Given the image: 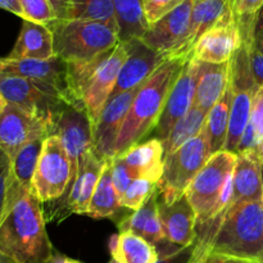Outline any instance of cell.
I'll return each mask as SVG.
<instances>
[{"label": "cell", "mask_w": 263, "mask_h": 263, "mask_svg": "<svg viewBox=\"0 0 263 263\" xmlns=\"http://www.w3.org/2000/svg\"><path fill=\"white\" fill-rule=\"evenodd\" d=\"M0 252L15 263H49L54 251L41 202L25 190L0 223Z\"/></svg>", "instance_id": "6da1fadb"}, {"label": "cell", "mask_w": 263, "mask_h": 263, "mask_svg": "<svg viewBox=\"0 0 263 263\" xmlns=\"http://www.w3.org/2000/svg\"><path fill=\"white\" fill-rule=\"evenodd\" d=\"M189 57L168 59L141 85L120 131L113 158L140 144L156 128L170 91Z\"/></svg>", "instance_id": "7a4b0ae2"}, {"label": "cell", "mask_w": 263, "mask_h": 263, "mask_svg": "<svg viewBox=\"0 0 263 263\" xmlns=\"http://www.w3.org/2000/svg\"><path fill=\"white\" fill-rule=\"evenodd\" d=\"M199 229L212 235L213 253L248 261L263 259L262 202L233 203L222 215Z\"/></svg>", "instance_id": "3957f363"}, {"label": "cell", "mask_w": 263, "mask_h": 263, "mask_svg": "<svg viewBox=\"0 0 263 263\" xmlns=\"http://www.w3.org/2000/svg\"><path fill=\"white\" fill-rule=\"evenodd\" d=\"M236 154L222 151L215 154L187 187L185 197L197 216V228L222 215L231 203Z\"/></svg>", "instance_id": "277c9868"}, {"label": "cell", "mask_w": 263, "mask_h": 263, "mask_svg": "<svg viewBox=\"0 0 263 263\" xmlns=\"http://www.w3.org/2000/svg\"><path fill=\"white\" fill-rule=\"evenodd\" d=\"M48 27L53 32L54 55L66 62L89 61L120 43L117 28L97 21L57 20Z\"/></svg>", "instance_id": "5b68a950"}, {"label": "cell", "mask_w": 263, "mask_h": 263, "mask_svg": "<svg viewBox=\"0 0 263 263\" xmlns=\"http://www.w3.org/2000/svg\"><path fill=\"white\" fill-rule=\"evenodd\" d=\"M210 158V146L204 131L164 157L163 174L157 184L159 199L171 204L184 197L189 185Z\"/></svg>", "instance_id": "8992f818"}, {"label": "cell", "mask_w": 263, "mask_h": 263, "mask_svg": "<svg viewBox=\"0 0 263 263\" xmlns=\"http://www.w3.org/2000/svg\"><path fill=\"white\" fill-rule=\"evenodd\" d=\"M0 92L8 103L40 118L51 135L62 110L68 105L55 87L18 76L0 73Z\"/></svg>", "instance_id": "52a82bcc"}, {"label": "cell", "mask_w": 263, "mask_h": 263, "mask_svg": "<svg viewBox=\"0 0 263 263\" xmlns=\"http://www.w3.org/2000/svg\"><path fill=\"white\" fill-rule=\"evenodd\" d=\"M72 166L63 143L57 135L45 139L32 180L31 192L41 203L54 202L71 185Z\"/></svg>", "instance_id": "ba28073f"}, {"label": "cell", "mask_w": 263, "mask_h": 263, "mask_svg": "<svg viewBox=\"0 0 263 263\" xmlns=\"http://www.w3.org/2000/svg\"><path fill=\"white\" fill-rule=\"evenodd\" d=\"M192 7L193 0H185L176 9L149 26L141 40L159 53L172 57H189L186 54V44L189 39Z\"/></svg>", "instance_id": "9c48e42d"}, {"label": "cell", "mask_w": 263, "mask_h": 263, "mask_svg": "<svg viewBox=\"0 0 263 263\" xmlns=\"http://www.w3.org/2000/svg\"><path fill=\"white\" fill-rule=\"evenodd\" d=\"M53 135H57L63 143L72 166V180L79 172V167L85 157L94 151V138H92V123L87 116L86 110L67 105L62 110L55 130ZM69 185V186H71Z\"/></svg>", "instance_id": "30bf717a"}, {"label": "cell", "mask_w": 263, "mask_h": 263, "mask_svg": "<svg viewBox=\"0 0 263 263\" xmlns=\"http://www.w3.org/2000/svg\"><path fill=\"white\" fill-rule=\"evenodd\" d=\"M50 135V128L40 118L10 103L0 115V148L10 159L28 143Z\"/></svg>", "instance_id": "8fae6325"}, {"label": "cell", "mask_w": 263, "mask_h": 263, "mask_svg": "<svg viewBox=\"0 0 263 263\" xmlns=\"http://www.w3.org/2000/svg\"><path fill=\"white\" fill-rule=\"evenodd\" d=\"M198 80V61L193 55L185 62L179 77L175 81L168 98L164 104L163 112L157 123V139L163 141L177 121L181 120L194 104L195 87Z\"/></svg>", "instance_id": "7c38bea8"}, {"label": "cell", "mask_w": 263, "mask_h": 263, "mask_svg": "<svg viewBox=\"0 0 263 263\" xmlns=\"http://www.w3.org/2000/svg\"><path fill=\"white\" fill-rule=\"evenodd\" d=\"M125 45L127 48V59L121 68L110 98L144 84L162 64L174 58L170 54L159 53L152 49L141 39L126 41Z\"/></svg>", "instance_id": "4fadbf2b"}, {"label": "cell", "mask_w": 263, "mask_h": 263, "mask_svg": "<svg viewBox=\"0 0 263 263\" xmlns=\"http://www.w3.org/2000/svg\"><path fill=\"white\" fill-rule=\"evenodd\" d=\"M141 85L122 92L117 97L110 98L105 104L97 125L92 128L94 152L102 159L112 161L115 157V148L118 135Z\"/></svg>", "instance_id": "5bb4252c"}, {"label": "cell", "mask_w": 263, "mask_h": 263, "mask_svg": "<svg viewBox=\"0 0 263 263\" xmlns=\"http://www.w3.org/2000/svg\"><path fill=\"white\" fill-rule=\"evenodd\" d=\"M126 59H127V48L125 43L120 41L110 55L97 69L82 97V104L91 121L92 128L97 125L105 104L112 95L118 74Z\"/></svg>", "instance_id": "9a60e30c"}, {"label": "cell", "mask_w": 263, "mask_h": 263, "mask_svg": "<svg viewBox=\"0 0 263 263\" xmlns=\"http://www.w3.org/2000/svg\"><path fill=\"white\" fill-rule=\"evenodd\" d=\"M108 162L98 157L94 151L87 154L80 164L73 184L66 192L67 195H63L62 205H55L51 216L61 220V215H85Z\"/></svg>", "instance_id": "2e32d148"}, {"label": "cell", "mask_w": 263, "mask_h": 263, "mask_svg": "<svg viewBox=\"0 0 263 263\" xmlns=\"http://www.w3.org/2000/svg\"><path fill=\"white\" fill-rule=\"evenodd\" d=\"M0 73L18 76L33 81L44 82L55 87L68 105L73 107L68 91V79H67V62L54 55L49 59H23L13 61L8 58H0Z\"/></svg>", "instance_id": "e0dca14e"}, {"label": "cell", "mask_w": 263, "mask_h": 263, "mask_svg": "<svg viewBox=\"0 0 263 263\" xmlns=\"http://www.w3.org/2000/svg\"><path fill=\"white\" fill-rule=\"evenodd\" d=\"M241 45V31L236 15L223 21L198 40L192 55L204 63H226Z\"/></svg>", "instance_id": "ac0fdd59"}, {"label": "cell", "mask_w": 263, "mask_h": 263, "mask_svg": "<svg viewBox=\"0 0 263 263\" xmlns=\"http://www.w3.org/2000/svg\"><path fill=\"white\" fill-rule=\"evenodd\" d=\"M158 216L167 240L179 248H186L195 243L197 216L185 195L171 204L158 197Z\"/></svg>", "instance_id": "d6986e66"}, {"label": "cell", "mask_w": 263, "mask_h": 263, "mask_svg": "<svg viewBox=\"0 0 263 263\" xmlns=\"http://www.w3.org/2000/svg\"><path fill=\"white\" fill-rule=\"evenodd\" d=\"M116 159L122 163L133 181L148 180L158 184L164 166L163 144L159 139H151L133 146Z\"/></svg>", "instance_id": "ffe728a7"}, {"label": "cell", "mask_w": 263, "mask_h": 263, "mask_svg": "<svg viewBox=\"0 0 263 263\" xmlns=\"http://www.w3.org/2000/svg\"><path fill=\"white\" fill-rule=\"evenodd\" d=\"M263 164L258 151H248L236 154V164L233 176L231 203L262 202Z\"/></svg>", "instance_id": "44dd1931"}, {"label": "cell", "mask_w": 263, "mask_h": 263, "mask_svg": "<svg viewBox=\"0 0 263 263\" xmlns=\"http://www.w3.org/2000/svg\"><path fill=\"white\" fill-rule=\"evenodd\" d=\"M198 61V59H197ZM231 80V61L226 63H204L198 61V80L194 105L208 113L220 100Z\"/></svg>", "instance_id": "7402d4cb"}, {"label": "cell", "mask_w": 263, "mask_h": 263, "mask_svg": "<svg viewBox=\"0 0 263 263\" xmlns=\"http://www.w3.org/2000/svg\"><path fill=\"white\" fill-rule=\"evenodd\" d=\"M234 15L233 0H193L189 39L186 44L187 55H192L195 44L205 32Z\"/></svg>", "instance_id": "603a6c76"}, {"label": "cell", "mask_w": 263, "mask_h": 263, "mask_svg": "<svg viewBox=\"0 0 263 263\" xmlns=\"http://www.w3.org/2000/svg\"><path fill=\"white\" fill-rule=\"evenodd\" d=\"M54 57V39L50 28L41 23L23 20L21 32L8 59H49Z\"/></svg>", "instance_id": "cb8c5ba5"}, {"label": "cell", "mask_w": 263, "mask_h": 263, "mask_svg": "<svg viewBox=\"0 0 263 263\" xmlns=\"http://www.w3.org/2000/svg\"><path fill=\"white\" fill-rule=\"evenodd\" d=\"M109 251L116 263H157L158 253L151 243L136 234L120 231L109 240Z\"/></svg>", "instance_id": "d4e9b609"}, {"label": "cell", "mask_w": 263, "mask_h": 263, "mask_svg": "<svg viewBox=\"0 0 263 263\" xmlns=\"http://www.w3.org/2000/svg\"><path fill=\"white\" fill-rule=\"evenodd\" d=\"M231 103H233V84L230 80L223 95L207 115L204 133L207 136L211 157L225 151Z\"/></svg>", "instance_id": "484cf974"}, {"label": "cell", "mask_w": 263, "mask_h": 263, "mask_svg": "<svg viewBox=\"0 0 263 263\" xmlns=\"http://www.w3.org/2000/svg\"><path fill=\"white\" fill-rule=\"evenodd\" d=\"M122 208L123 207H121L120 204V197L113 185L112 166L109 161L100 176L97 189L85 215L92 218H113V220H117L116 217L121 216V220H122V215H121Z\"/></svg>", "instance_id": "4316f807"}, {"label": "cell", "mask_w": 263, "mask_h": 263, "mask_svg": "<svg viewBox=\"0 0 263 263\" xmlns=\"http://www.w3.org/2000/svg\"><path fill=\"white\" fill-rule=\"evenodd\" d=\"M121 43L141 39L148 31L141 0H113Z\"/></svg>", "instance_id": "83f0119b"}, {"label": "cell", "mask_w": 263, "mask_h": 263, "mask_svg": "<svg viewBox=\"0 0 263 263\" xmlns=\"http://www.w3.org/2000/svg\"><path fill=\"white\" fill-rule=\"evenodd\" d=\"M207 115L208 113L203 112L200 108L193 104L189 112L181 120L177 121L176 125L172 127V130L167 135V138L162 141L164 157L170 156L179 148H181L187 141L193 140L198 135H200L204 131Z\"/></svg>", "instance_id": "f1b7e54d"}, {"label": "cell", "mask_w": 263, "mask_h": 263, "mask_svg": "<svg viewBox=\"0 0 263 263\" xmlns=\"http://www.w3.org/2000/svg\"><path fill=\"white\" fill-rule=\"evenodd\" d=\"M68 20L97 21L118 30L113 0H69Z\"/></svg>", "instance_id": "f546056e"}, {"label": "cell", "mask_w": 263, "mask_h": 263, "mask_svg": "<svg viewBox=\"0 0 263 263\" xmlns=\"http://www.w3.org/2000/svg\"><path fill=\"white\" fill-rule=\"evenodd\" d=\"M45 139H37L23 146L12 159L13 175L22 189H32V180Z\"/></svg>", "instance_id": "4dcf8cb0"}, {"label": "cell", "mask_w": 263, "mask_h": 263, "mask_svg": "<svg viewBox=\"0 0 263 263\" xmlns=\"http://www.w3.org/2000/svg\"><path fill=\"white\" fill-rule=\"evenodd\" d=\"M23 192L25 189L17 184L13 175L12 159L0 148V223Z\"/></svg>", "instance_id": "1f68e13d"}, {"label": "cell", "mask_w": 263, "mask_h": 263, "mask_svg": "<svg viewBox=\"0 0 263 263\" xmlns=\"http://www.w3.org/2000/svg\"><path fill=\"white\" fill-rule=\"evenodd\" d=\"M156 190V182L148 181V180H134L120 197L121 207L135 212L145 204L146 200L153 195Z\"/></svg>", "instance_id": "d6a6232c"}, {"label": "cell", "mask_w": 263, "mask_h": 263, "mask_svg": "<svg viewBox=\"0 0 263 263\" xmlns=\"http://www.w3.org/2000/svg\"><path fill=\"white\" fill-rule=\"evenodd\" d=\"M23 10V20L49 26L57 21L55 12L49 0H18Z\"/></svg>", "instance_id": "836d02e7"}, {"label": "cell", "mask_w": 263, "mask_h": 263, "mask_svg": "<svg viewBox=\"0 0 263 263\" xmlns=\"http://www.w3.org/2000/svg\"><path fill=\"white\" fill-rule=\"evenodd\" d=\"M184 2L185 0H141L146 22L149 26L158 22L161 18L176 9Z\"/></svg>", "instance_id": "e575fe53"}, {"label": "cell", "mask_w": 263, "mask_h": 263, "mask_svg": "<svg viewBox=\"0 0 263 263\" xmlns=\"http://www.w3.org/2000/svg\"><path fill=\"white\" fill-rule=\"evenodd\" d=\"M251 123L259 140L263 139V86L257 90L252 103Z\"/></svg>", "instance_id": "d590c367"}, {"label": "cell", "mask_w": 263, "mask_h": 263, "mask_svg": "<svg viewBox=\"0 0 263 263\" xmlns=\"http://www.w3.org/2000/svg\"><path fill=\"white\" fill-rule=\"evenodd\" d=\"M110 166H112V180H113V185L116 187V192H117L118 197L125 193V190L127 189L128 185L133 182V180L130 179V176L126 172L125 167L122 166L118 159L113 158L110 161Z\"/></svg>", "instance_id": "8d00e7d4"}, {"label": "cell", "mask_w": 263, "mask_h": 263, "mask_svg": "<svg viewBox=\"0 0 263 263\" xmlns=\"http://www.w3.org/2000/svg\"><path fill=\"white\" fill-rule=\"evenodd\" d=\"M249 61H251V68L254 81L259 89L263 86V54L257 50L252 44V33L251 37H249Z\"/></svg>", "instance_id": "74e56055"}, {"label": "cell", "mask_w": 263, "mask_h": 263, "mask_svg": "<svg viewBox=\"0 0 263 263\" xmlns=\"http://www.w3.org/2000/svg\"><path fill=\"white\" fill-rule=\"evenodd\" d=\"M233 8L238 18L252 17L263 8V0H233Z\"/></svg>", "instance_id": "f35d334b"}, {"label": "cell", "mask_w": 263, "mask_h": 263, "mask_svg": "<svg viewBox=\"0 0 263 263\" xmlns=\"http://www.w3.org/2000/svg\"><path fill=\"white\" fill-rule=\"evenodd\" d=\"M259 143H261V140H259L258 136H257L253 126L249 123V125L247 126L246 131H244L243 136H241L240 139L238 153H243V152H248V151H257V149H258Z\"/></svg>", "instance_id": "ab89813d"}, {"label": "cell", "mask_w": 263, "mask_h": 263, "mask_svg": "<svg viewBox=\"0 0 263 263\" xmlns=\"http://www.w3.org/2000/svg\"><path fill=\"white\" fill-rule=\"evenodd\" d=\"M252 44L263 54V8L254 15L252 27Z\"/></svg>", "instance_id": "60d3db41"}, {"label": "cell", "mask_w": 263, "mask_h": 263, "mask_svg": "<svg viewBox=\"0 0 263 263\" xmlns=\"http://www.w3.org/2000/svg\"><path fill=\"white\" fill-rule=\"evenodd\" d=\"M194 249H195V243L192 244L190 247H186V248L181 249V251L172 254V256L167 257V258L159 259L157 263H189L193 257V253H194ZM109 263H116V262L113 261V259H110Z\"/></svg>", "instance_id": "b9f144b4"}, {"label": "cell", "mask_w": 263, "mask_h": 263, "mask_svg": "<svg viewBox=\"0 0 263 263\" xmlns=\"http://www.w3.org/2000/svg\"><path fill=\"white\" fill-rule=\"evenodd\" d=\"M211 253V243L205 239L195 240V249L189 263H205L208 254Z\"/></svg>", "instance_id": "7bdbcfd3"}, {"label": "cell", "mask_w": 263, "mask_h": 263, "mask_svg": "<svg viewBox=\"0 0 263 263\" xmlns=\"http://www.w3.org/2000/svg\"><path fill=\"white\" fill-rule=\"evenodd\" d=\"M58 20H68L69 0H49Z\"/></svg>", "instance_id": "ee69618b"}, {"label": "cell", "mask_w": 263, "mask_h": 263, "mask_svg": "<svg viewBox=\"0 0 263 263\" xmlns=\"http://www.w3.org/2000/svg\"><path fill=\"white\" fill-rule=\"evenodd\" d=\"M251 261L243 258H236V257L231 256H225V254L220 253H213L211 252L207 257V261L205 263H249Z\"/></svg>", "instance_id": "f6af8a7d"}, {"label": "cell", "mask_w": 263, "mask_h": 263, "mask_svg": "<svg viewBox=\"0 0 263 263\" xmlns=\"http://www.w3.org/2000/svg\"><path fill=\"white\" fill-rule=\"evenodd\" d=\"M0 8L18 15L23 20V10L18 0H0Z\"/></svg>", "instance_id": "bcb514c9"}, {"label": "cell", "mask_w": 263, "mask_h": 263, "mask_svg": "<svg viewBox=\"0 0 263 263\" xmlns=\"http://www.w3.org/2000/svg\"><path fill=\"white\" fill-rule=\"evenodd\" d=\"M49 263H81L80 261H76V259L68 258V257L63 256V254H59L57 252H54L53 257H51L50 262Z\"/></svg>", "instance_id": "7dc6e473"}, {"label": "cell", "mask_w": 263, "mask_h": 263, "mask_svg": "<svg viewBox=\"0 0 263 263\" xmlns=\"http://www.w3.org/2000/svg\"><path fill=\"white\" fill-rule=\"evenodd\" d=\"M7 104H8V102H7V100H5V98L3 97L2 92H0V115H2L3 110L5 109V107H7Z\"/></svg>", "instance_id": "c3c4849f"}, {"label": "cell", "mask_w": 263, "mask_h": 263, "mask_svg": "<svg viewBox=\"0 0 263 263\" xmlns=\"http://www.w3.org/2000/svg\"><path fill=\"white\" fill-rule=\"evenodd\" d=\"M0 263H15L13 261L12 258H9L8 256H5V254H3L2 252H0Z\"/></svg>", "instance_id": "681fc988"}, {"label": "cell", "mask_w": 263, "mask_h": 263, "mask_svg": "<svg viewBox=\"0 0 263 263\" xmlns=\"http://www.w3.org/2000/svg\"><path fill=\"white\" fill-rule=\"evenodd\" d=\"M257 151H258L259 158H261V162H262V164H263V139L261 140V143H259L258 149H257Z\"/></svg>", "instance_id": "f907efd6"}, {"label": "cell", "mask_w": 263, "mask_h": 263, "mask_svg": "<svg viewBox=\"0 0 263 263\" xmlns=\"http://www.w3.org/2000/svg\"><path fill=\"white\" fill-rule=\"evenodd\" d=\"M249 263H259V262L258 261H251Z\"/></svg>", "instance_id": "816d5d0a"}, {"label": "cell", "mask_w": 263, "mask_h": 263, "mask_svg": "<svg viewBox=\"0 0 263 263\" xmlns=\"http://www.w3.org/2000/svg\"><path fill=\"white\" fill-rule=\"evenodd\" d=\"M262 213H263V197H262Z\"/></svg>", "instance_id": "f5cc1de1"}, {"label": "cell", "mask_w": 263, "mask_h": 263, "mask_svg": "<svg viewBox=\"0 0 263 263\" xmlns=\"http://www.w3.org/2000/svg\"><path fill=\"white\" fill-rule=\"evenodd\" d=\"M258 262H259V263H263V259H262V261H258Z\"/></svg>", "instance_id": "db71d44e"}]
</instances>
